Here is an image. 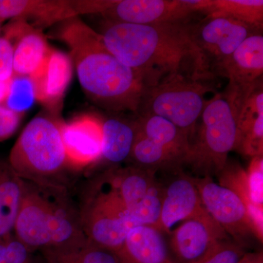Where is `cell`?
<instances>
[{
    "label": "cell",
    "instance_id": "obj_18",
    "mask_svg": "<svg viewBox=\"0 0 263 263\" xmlns=\"http://www.w3.org/2000/svg\"><path fill=\"white\" fill-rule=\"evenodd\" d=\"M236 149L246 157L263 156L262 79L256 84L240 109Z\"/></svg>",
    "mask_w": 263,
    "mask_h": 263
},
{
    "label": "cell",
    "instance_id": "obj_27",
    "mask_svg": "<svg viewBox=\"0 0 263 263\" xmlns=\"http://www.w3.org/2000/svg\"><path fill=\"white\" fill-rule=\"evenodd\" d=\"M64 251L70 254L76 263H119L114 252L91 245L87 240L76 248Z\"/></svg>",
    "mask_w": 263,
    "mask_h": 263
},
{
    "label": "cell",
    "instance_id": "obj_33",
    "mask_svg": "<svg viewBox=\"0 0 263 263\" xmlns=\"http://www.w3.org/2000/svg\"><path fill=\"white\" fill-rule=\"evenodd\" d=\"M43 251L48 263H76L70 254L66 251L55 249H46Z\"/></svg>",
    "mask_w": 263,
    "mask_h": 263
},
{
    "label": "cell",
    "instance_id": "obj_5",
    "mask_svg": "<svg viewBox=\"0 0 263 263\" xmlns=\"http://www.w3.org/2000/svg\"><path fill=\"white\" fill-rule=\"evenodd\" d=\"M61 121L49 115L34 117L10 151V167L23 181L64 188L62 179L71 167L62 141Z\"/></svg>",
    "mask_w": 263,
    "mask_h": 263
},
{
    "label": "cell",
    "instance_id": "obj_20",
    "mask_svg": "<svg viewBox=\"0 0 263 263\" xmlns=\"http://www.w3.org/2000/svg\"><path fill=\"white\" fill-rule=\"evenodd\" d=\"M13 76H30L37 70L51 48L42 31L30 24L13 43Z\"/></svg>",
    "mask_w": 263,
    "mask_h": 263
},
{
    "label": "cell",
    "instance_id": "obj_26",
    "mask_svg": "<svg viewBox=\"0 0 263 263\" xmlns=\"http://www.w3.org/2000/svg\"><path fill=\"white\" fill-rule=\"evenodd\" d=\"M35 100L34 88L29 76H13L4 105L7 108L24 114Z\"/></svg>",
    "mask_w": 263,
    "mask_h": 263
},
{
    "label": "cell",
    "instance_id": "obj_31",
    "mask_svg": "<svg viewBox=\"0 0 263 263\" xmlns=\"http://www.w3.org/2000/svg\"><path fill=\"white\" fill-rule=\"evenodd\" d=\"M30 250L13 234L6 237L5 263H29Z\"/></svg>",
    "mask_w": 263,
    "mask_h": 263
},
{
    "label": "cell",
    "instance_id": "obj_17",
    "mask_svg": "<svg viewBox=\"0 0 263 263\" xmlns=\"http://www.w3.org/2000/svg\"><path fill=\"white\" fill-rule=\"evenodd\" d=\"M116 255L119 263H174L161 231L144 224L129 230Z\"/></svg>",
    "mask_w": 263,
    "mask_h": 263
},
{
    "label": "cell",
    "instance_id": "obj_30",
    "mask_svg": "<svg viewBox=\"0 0 263 263\" xmlns=\"http://www.w3.org/2000/svg\"><path fill=\"white\" fill-rule=\"evenodd\" d=\"M14 48L4 36L0 37V81H9L13 76Z\"/></svg>",
    "mask_w": 263,
    "mask_h": 263
},
{
    "label": "cell",
    "instance_id": "obj_11",
    "mask_svg": "<svg viewBox=\"0 0 263 263\" xmlns=\"http://www.w3.org/2000/svg\"><path fill=\"white\" fill-rule=\"evenodd\" d=\"M228 239V235L208 212L183 221L171 233L173 262H199Z\"/></svg>",
    "mask_w": 263,
    "mask_h": 263
},
{
    "label": "cell",
    "instance_id": "obj_19",
    "mask_svg": "<svg viewBox=\"0 0 263 263\" xmlns=\"http://www.w3.org/2000/svg\"><path fill=\"white\" fill-rule=\"evenodd\" d=\"M137 134L136 119L109 117L102 120V152L100 160L122 163L130 158Z\"/></svg>",
    "mask_w": 263,
    "mask_h": 263
},
{
    "label": "cell",
    "instance_id": "obj_21",
    "mask_svg": "<svg viewBox=\"0 0 263 263\" xmlns=\"http://www.w3.org/2000/svg\"><path fill=\"white\" fill-rule=\"evenodd\" d=\"M23 190V180L8 163L0 162V239L13 234Z\"/></svg>",
    "mask_w": 263,
    "mask_h": 263
},
{
    "label": "cell",
    "instance_id": "obj_29",
    "mask_svg": "<svg viewBox=\"0 0 263 263\" xmlns=\"http://www.w3.org/2000/svg\"><path fill=\"white\" fill-rule=\"evenodd\" d=\"M245 254L243 247L228 239L222 242L206 257L196 263H238Z\"/></svg>",
    "mask_w": 263,
    "mask_h": 263
},
{
    "label": "cell",
    "instance_id": "obj_6",
    "mask_svg": "<svg viewBox=\"0 0 263 263\" xmlns=\"http://www.w3.org/2000/svg\"><path fill=\"white\" fill-rule=\"evenodd\" d=\"M214 86L212 81L166 76L145 90L137 115L164 118L184 132L191 141L207 101L205 95L217 92Z\"/></svg>",
    "mask_w": 263,
    "mask_h": 263
},
{
    "label": "cell",
    "instance_id": "obj_24",
    "mask_svg": "<svg viewBox=\"0 0 263 263\" xmlns=\"http://www.w3.org/2000/svg\"><path fill=\"white\" fill-rule=\"evenodd\" d=\"M202 14L212 18L231 19L262 31V0H208Z\"/></svg>",
    "mask_w": 263,
    "mask_h": 263
},
{
    "label": "cell",
    "instance_id": "obj_25",
    "mask_svg": "<svg viewBox=\"0 0 263 263\" xmlns=\"http://www.w3.org/2000/svg\"><path fill=\"white\" fill-rule=\"evenodd\" d=\"M217 176L219 179V184L232 190L245 203L259 234L263 238V209L254 206L251 202L246 170L236 162L228 160Z\"/></svg>",
    "mask_w": 263,
    "mask_h": 263
},
{
    "label": "cell",
    "instance_id": "obj_10",
    "mask_svg": "<svg viewBox=\"0 0 263 263\" xmlns=\"http://www.w3.org/2000/svg\"><path fill=\"white\" fill-rule=\"evenodd\" d=\"M203 0H113L104 20L140 25L184 22L201 13Z\"/></svg>",
    "mask_w": 263,
    "mask_h": 263
},
{
    "label": "cell",
    "instance_id": "obj_13",
    "mask_svg": "<svg viewBox=\"0 0 263 263\" xmlns=\"http://www.w3.org/2000/svg\"><path fill=\"white\" fill-rule=\"evenodd\" d=\"M262 32L246 38L223 65L220 75L229 80L227 87L247 95L262 79Z\"/></svg>",
    "mask_w": 263,
    "mask_h": 263
},
{
    "label": "cell",
    "instance_id": "obj_4",
    "mask_svg": "<svg viewBox=\"0 0 263 263\" xmlns=\"http://www.w3.org/2000/svg\"><path fill=\"white\" fill-rule=\"evenodd\" d=\"M245 99L226 88L207 100L183 167L187 166L198 177L213 178L221 172L230 152L236 149L238 114Z\"/></svg>",
    "mask_w": 263,
    "mask_h": 263
},
{
    "label": "cell",
    "instance_id": "obj_1",
    "mask_svg": "<svg viewBox=\"0 0 263 263\" xmlns=\"http://www.w3.org/2000/svg\"><path fill=\"white\" fill-rule=\"evenodd\" d=\"M191 24L190 20L140 25L104 20L99 33L109 51L144 76L148 86L168 75L213 81L194 43Z\"/></svg>",
    "mask_w": 263,
    "mask_h": 263
},
{
    "label": "cell",
    "instance_id": "obj_2",
    "mask_svg": "<svg viewBox=\"0 0 263 263\" xmlns=\"http://www.w3.org/2000/svg\"><path fill=\"white\" fill-rule=\"evenodd\" d=\"M57 37L70 48L81 87L95 104L110 111L138 113L148 83L109 51L100 33L76 16L61 22Z\"/></svg>",
    "mask_w": 263,
    "mask_h": 263
},
{
    "label": "cell",
    "instance_id": "obj_35",
    "mask_svg": "<svg viewBox=\"0 0 263 263\" xmlns=\"http://www.w3.org/2000/svg\"><path fill=\"white\" fill-rule=\"evenodd\" d=\"M238 263H262V254H245Z\"/></svg>",
    "mask_w": 263,
    "mask_h": 263
},
{
    "label": "cell",
    "instance_id": "obj_16",
    "mask_svg": "<svg viewBox=\"0 0 263 263\" xmlns=\"http://www.w3.org/2000/svg\"><path fill=\"white\" fill-rule=\"evenodd\" d=\"M73 1L65 0H0V22L22 19L34 28H43L78 16Z\"/></svg>",
    "mask_w": 263,
    "mask_h": 263
},
{
    "label": "cell",
    "instance_id": "obj_36",
    "mask_svg": "<svg viewBox=\"0 0 263 263\" xmlns=\"http://www.w3.org/2000/svg\"><path fill=\"white\" fill-rule=\"evenodd\" d=\"M0 24H1V22H0Z\"/></svg>",
    "mask_w": 263,
    "mask_h": 263
},
{
    "label": "cell",
    "instance_id": "obj_9",
    "mask_svg": "<svg viewBox=\"0 0 263 263\" xmlns=\"http://www.w3.org/2000/svg\"><path fill=\"white\" fill-rule=\"evenodd\" d=\"M191 30L194 43L212 80L220 75L223 65L246 38L262 32L231 19L207 16L192 22Z\"/></svg>",
    "mask_w": 263,
    "mask_h": 263
},
{
    "label": "cell",
    "instance_id": "obj_34",
    "mask_svg": "<svg viewBox=\"0 0 263 263\" xmlns=\"http://www.w3.org/2000/svg\"><path fill=\"white\" fill-rule=\"evenodd\" d=\"M11 80L12 79L9 81H0V104L5 103L8 97Z\"/></svg>",
    "mask_w": 263,
    "mask_h": 263
},
{
    "label": "cell",
    "instance_id": "obj_15",
    "mask_svg": "<svg viewBox=\"0 0 263 263\" xmlns=\"http://www.w3.org/2000/svg\"><path fill=\"white\" fill-rule=\"evenodd\" d=\"M72 76V61L64 52L52 49L37 70L29 76L35 100L56 110L65 96Z\"/></svg>",
    "mask_w": 263,
    "mask_h": 263
},
{
    "label": "cell",
    "instance_id": "obj_32",
    "mask_svg": "<svg viewBox=\"0 0 263 263\" xmlns=\"http://www.w3.org/2000/svg\"><path fill=\"white\" fill-rule=\"evenodd\" d=\"M23 114L16 113L0 105V141H5L14 134L18 129Z\"/></svg>",
    "mask_w": 263,
    "mask_h": 263
},
{
    "label": "cell",
    "instance_id": "obj_7",
    "mask_svg": "<svg viewBox=\"0 0 263 263\" xmlns=\"http://www.w3.org/2000/svg\"><path fill=\"white\" fill-rule=\"evenodd\" d=\"M80 217L87 241L115 254L122 247L129 230L141 226L110 186L88 200Z\"/></svg>",
    "mask_w": 263,
    "mask_h": 263
},
{
    "label": "cell",
    "instance_id": "obj_12",
    "mask_svg": "<svg viewBox=\"0 0 263 263\" xmlns=\"http://www.w3.org/2000/svg\"><path fill=\"white\" fill-rule=\"evenodd\" d=\"M173 176L162 185V210L157 229L170 233L180 221L206 213L197 190L195 178L185 174L182 168L171 171Z\"/></svg>",
    "mask_w": 263,
    "mask_h": 263
},
{
    "label": "cell",
    "instance_id": "obj_23",
    "mask_svg": "<svg viewBox=\"0 0 263 263\" xmlns=\"http://www.w3.org/2000/svg\"><path fill=\"white\" fill-rule=\"evenodd\" d=\"M129 160L134 162V165L155 171L163 170L170 172L183 167L181 157L143 136L138 128Z\"/></svg>",
    "mask_w": 263,
    "mask_h": 263
},
{
    "label": "cell",
    "instance_id": "obj_28",
    "mask_svg": "<svg viewBox=\"0 0 263 263\" xmlns=\"http://www.w3.org/2000/svg\"><path fill=\"white\" fill-rule=\"evenodd\" d=\"M251 159L246 170L249 196L254 206L263 209V156Z\"/></svg>",
    "mask_w": 263,
    "mask_h": 263
},
{
    "label": "cell",
    "instance_id": "obj_14",
    "mask_svg": "<svg viewBox=\"0 0 263 263\" xmlns=\"http://www.w3.org/2000/svg\"><path fill=\"white\" fill-rule=\"evenodd\" d=\"M62 141L71 167L80 168L100 160L102 152V119L81 116L61 122Z\"/></svg>",
    "mask_w": 263,
    "mask_h": 263
},
{
    "label": "cell",
    "instance_id": "obj_8",
    "mask_svg": "<svg viewBox=\"0 0 263 263\" xmlns=\"http://www.w3.org/2000/svg\"><path fill=\"white\" fill-rule=\"evenodd\" d=\"M212 179L210 176L195 178L202 205L208 214L238 245L243 247L250 239L262 243V237L240 197Z\"/></svg>",
    "mask_w": 263,
    "mask_h": 263
},
{
    "label": "cell",
    "instance_id": "obj_22",
    "mask_svg": "<svg viewBox=\"0 0 263 263\" xmlns=\"http://www.w3.org/2000/svg\"><path fill=\"white\" fill-rule=\"evenodd\" d=\"M136 119L140 133L179 155L184 165L190 144V138L184 132L158 116L138 115Z\"/></svg>",
    "mask_w": 263,
    "mask_h": 263
},
{
    "label": "cell",
    "instance_id": "obj_3",
    "mask_svg": "<svg viewBox=\"0 0 263 263\" xmlns=\"http://www.w3.org/2000/svg\"><path fill=\"white\" fill-rule=\"evenodd\" d=\"M13 235L31 251L67 250L86 241L80 213L66 198L64 188L24 181L23 196Z\"/></svg>",
    "mask_w": 263,
    "mask_h": 263
}]
</instances>
